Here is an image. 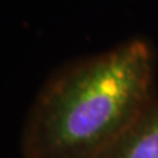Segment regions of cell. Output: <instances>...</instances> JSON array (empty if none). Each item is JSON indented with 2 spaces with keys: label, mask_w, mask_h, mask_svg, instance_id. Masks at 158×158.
<instances>
[{
  "label": "cell",
  "mask_w": 158,
  "mask_h": 158,
  "mask_svg": "<svg viewBox=\"0 0 158 158\" xmlns=\"http://www.w3.org/2000/svg\"><path fill=\"white\" fill-rule=\"evenodd\" d=\"M154 49L144 38L75 59L40 90L23 132L24 158H100L156 98Z\"/></svg>",
  "instance_id": "cell-1"
},
{
  "label": "cell",
  "mask_w": 158,
  "mask_h": 158,
  "mask_svg": "<svg viewBox=\"0 0 158 158\" xmlns=\"http://www.w3.org/2000/svg\"><path fill=\"white\" fill-rule=\"evenodd\" d=\"M100 158H158V96Z\"/></svg>",
  "instance_id": "cell-2"
}]
</instances>
